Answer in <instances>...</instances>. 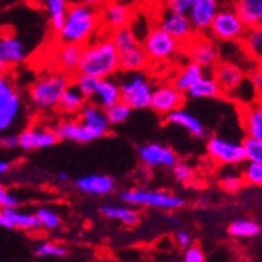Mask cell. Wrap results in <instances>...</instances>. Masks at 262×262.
I'll return each mask as SVG.
<instances>
[{"label": "cell", "instance_id": "cell-55", "mask_svg": "<svg viewBox=\"0 0 262 262\" xmlns=\"http://www.w3.org/2000/svg\"><path fill=\"white\" fill-rule=\"evenodd\" d=\"M259 69H260V73H262V64H260V68H259Z\"/></svg>", "mask_w": 262, "mask_h": 262}, {"label": "cell", "instance_id": "cell-21", "mask_svg": "<svg viewBox=\"0 0 262 262\" xmlns=\"http://www.w3.org/2000/svg\"><path fill=\"white\" fill-rule=\"evenodd\" d=\"M79 192L91 196H105L113 192L115 181L107 174H85L74 182Z\"/></svg>", "mask_w": 262, "mask_h": 262}, {"label": "cell", "instance_id": "cell-44", "mask_svg": "<svg viewBox=\"0 0 262 262\" xmlns=\"http://www.w3.org/2000/svg\"><path fill=\"white\" fill-rule=\"evenodd\" d=\"M17 206H19V200L4 184H0V209H16Z\"/></svg>", "mask_w": 262, "mask_h": 262}, {"label": "cell", "instance_id": "cell-42", "mask_svg": "<svg viewBox=\"0 0 262 262\" xmlns=\"http://www.w3.org/2000/svg\"><path fill=\"white\" fill-rule=\"evenodd\" d=\"M171 170H173V176L178 182H190L193 178V170H192V166H190L188 163L185 162H176L173 166H171Z\"/></svg>", "mask_w": 262, "mask_h": 262}, {"label": "cell", "instance_id": "cell-4", "mask_svg": "<svg viewBox=\"0 0 262 262\" xmlns=\"http://www.w3.org/2000/svg\"><path fill=\"white\" fill-rule=\"evenodd\" d=\"M120 85V96L124 104H127L132 110L149 108L152 85L143 71L135 73H124V76L118 80Z\"/></svg>", "mask_w": 262, "mask_h": 262}, {"label": "cell", "instance_id": "cell-50", "mask_svg": "<svg viewBox=\"0 0 262 262\" xmlns=\"http://www.w3.org/2000/svg\"><path fill=\"white\" fill-rule=\"evenodd\" d=\"M137 4L146 10H157L162 7V0H137Z\"/></svg>", "mask_w": 262, "mask_h": 262}, {"label": "cell", "instance_id": "cell-9", "mask_svg": "<svg viewBox=\"0 0 262 262\" xmlns=\"http://www.w3.org/2000/svg\"><path fill=\"white\" fill-rule=\"evenodd\" d=\"M245 30L247 27L244 26V22L234 10L223 8L219 10L207 32H210L212 38H215L219 41L231 42V41H241Z\"/></svg>", "mask_w": 262, "mask_h": 262}, {"label": "cell", "instance_id": "cell-7", "mask_svg": "<svg viewBox=\"0 0 262 262\" xmlns=\"http://www.w3.org/2000/svg\"><path fill=\"white\" fill-rule=\"evenodd\" d=\"M207 156L220 165L235 166L245 162V152L242 143L229 140L222 135H212L206 143Z\"/></svg>", "mask_w": 262, "mask_h": 262}, {"label": "cell", "instance_id": "cell-49", "mask_svg": "<svg viewBox=\"0 0 262 262\" xmlns=\"http://www.w3.org/2000/svg\"><path fill=\"white\" fill-rule=\"evenodd\" d=\"M250 83L254 88V91L262 93V73H260V69L253 71L251 76H250Z\"/></svg>", "mask_w": 262, "mask_h": 262}, {"label": "cell", "instance_id": "cell-26", "mask_svg": "<svg viewBox=\"0 0 262 262\" xmlns=\"http://www.w3.org/2000/svg\"><path fill=\"white\" fill-rule=\"evenodd\" d=\"M234 11L245 27L262 26V0H235Z\"/></svg>", "mask_w": 262, "mask_h": 262}, {"label": "cell", "instance_id": "cell-31", "mask_svg": "<svg viewBox=\"0 0 262 262\" xmlns=\"http://www.w3.org/2000/svg\"><path fill=\"white\" fill-rule=\"evenodd\" d=\"M242 126L247 137L262 140V105H248L244 108Z\"/></svg>", "mask_w": 262, "mask_h": 262}, {"label": "cell", "instance_id": "cell-1", "mask_svg": "<svg viewBox=\"0 0 262 262\" xmlns=\"http://www.w3.org/2000/svg\"><path fill=\"white\" fill-rule=\"evenodd\" d=\"M99 29H101L99 10L77 2V4H69L63 26L55 35L58 42L86 46L96 38Z\"/></svg>", "mask_w": 262, "mask_h": 262}, {"label": "cell", "instance_id": "cell-10", "mask_svg": "<svg viewBox=\"0 0 262 262\" xmlns=\"http://www.w3.org/2000/svg\"><path fill=\"white\" fill-rule=\"evenodd\" d=\"M157 27H160L163 32H166L181 44L188 42L195 35V30L190 26L187 14L174 13L166 8H162L157 14Z\"/></svg>", "mask_w": 262, "mask_h": 262}, {"label": "cell", "instance_id": "cell-20", "mask_svg": "<svg viewBox=\"0 0 262 262\" xmlns=\"http://www.w3.org/2000/svg\"><path fill=\"white\" fill-rule=\"evenodd\" d=\"M0 226L5 229L38 231L41 228L35 213L22 212L16 209H0Z\"/></svg>", "mask_w": 262, "mask_h": 262}, {"label": "cell", "instance_id": "cell-27", "mask_svg": "<svg viewBox=\"0 0 262 262\" xmlns=\"http://www.w3.org/2000/svg\"><path fill=\"white\" fill-rule=\"evenodd\" d=\"M120 55V71L123 73H135V71H143L148 66V57L141 47V42L135 44L134 47L123 52H118Z\"/></svg>", "mask_w": 262, "mask_h": 262}, {"label": "cell", "instance_id": "cell-19", "mask_svg": "<svg viewBox=\"0 0 262 262\" xmlns=\"http://www.w3.org/2000/svg\"><path fill=\"white\" fill-rule=\"evenodd\" d=\"M79 118L77 120L98 138H102L108 129H110V124L107 121V116H105V110L98 107L94 102L91 101H86V104L82 107V110L79 112L77 115Z\"/></svg>", "mask_w": 262, "mask_h": 262}, {"label": "cell", "instance_id": "cell-12", "mask_svg": "<svg viewBox=\"0 0 262 262\" xmlns=\"http://www.w3.org/2000/svg\"><path fill=\"white\" fill-rule=\"evenodd\" d=\"M184 93L179 91L173 83H160L152 90L149 108H152L157 115L166 116L181 108L184 105Z\"/></svg>", "mask_w": 262, "mask_h": 262}, {"label": "cell", "instance_id": "cell-16", "mask_svg": "<svg viewBox=\"0 0 262 262\" xmlns=\"http://www.w3.org/2000/svg\"><path fill=\"white\" fill-rule=\"evenodd\" d=\"M219 10V0H193L190 10L187 11L190 26L193 27L195 32H207Z\"/></svg>", "mask_w": 262, "mask_h": 262}, {"label": "cell", "instance_id": "cell-24", "mask_svg": "<svg viewBox=\"0 0 262 262\" xmlns=\"http://www.w3.org/2000/svg\"><path fill=\"white\" fill-rule=\"evenodd\" d=\"M57 138L63 141H73V143H90L96 140L94 137L79 120H69L60 123L55 129Z\"/></svg>", "mask_w": 262, "mask_h": 262}, {"label": "cell", "instance_id": "cell-35", "mask_svg": "<svg viewBox=\"0 0 262 262\" xmlns=\"http://www.w3.org/2000/svg\"><path fill=\"white\" fill-rule=\"evenodd\" d=\"M229 234L235 239H248V237H256L260 234V226L251 220H237L231 223Z\"/></svg>", "mask_w": 262, "mask_h": 262}, {"label": "cell", "instance_id": "cell-5", "mask_svg": "<svg viewBox=\"0 0 262 262\" xmlns=\"http://www.w3.org/2000/svg\"><path fill=\"white\" fill-rule=\"evenodd\" d=\"M141 47L145 51L148 60L162 63V61L173 60L179 54L182 44L156 26V27H149L148 32L143 35Z\"/></svg>", "mask_w": 262, "mask_h": 262}, {"label": "cell", "instance_id": "cell-43", "mask_svg": "<svg viewBox=\"0 0 262 262\" xmlns=\"http://www.w3.org/2000/svg\"><path fill=\"white\" fill-rule=\"evenodd\" d=\"M242 184H244V178L239 174H234V173H229V174L223 176V179H222V188L229 193H234L237 190H241Z\"/></svg>", "mask_w": 262, "mask_h": 262}, {"label": "cell", "instance_id": "cell-45", "mask_svg": "<svg viewBox=\"0 0 262 262\" xmlns=\"http://www.w3.org/2000/svg\"><path fill=\"white\" fill-rule=\"evenodd\" d=\"M192 2L193 0H162V7L170 11H174V13L187 14Z\"/></svg>", "mask_w": 262, "mask_h": 262}, {"label": "cell", "instance_id": "cell-51", "mask_svg": "<svg viewBox=\"0 0 262 262\" xmlns=\"http://www.w3.org/2000/svg\"><path fill=\"white\" fill-rule=\"evenodd\" d=\"M80 4L86 5V7H91V8H96V10H101L104 7V4L107 0H79Z\"/></svg>", "mask_w": 262, "mask_h": 262}, {"label": "cell", "instance_id": "cell-2", "mask_svg": "<svg viewBox=\"0 0 262 262\" xmlns=\"http://www.w3.org/2000/svg\"><path fill=\"white\" fill-rule=\"evenodd\" d=\"M118 71H120V55L108 33L83 46L77 73L98 79H107L115 76Z\"/></svg>", "mask_w": 262, "mask_h": 262}, {"label": "cell", "instance_id": "cell-6", "mask_svg": "<svg viewBox=\"0 0 262 262\" xmlns=\"http://www.w3.org/2000/svg\"><path fill=\"white\" fill-rule=\"evenodd\" d=\"M120 198L129 206H141L163 210H174L184 206V198L168 192H160V190L132 188L127 190V192H123Z\"/></svg>", "mask_w": 262, "mask_h": 262}, {"label": "cell", "instance_id": "cell-33", "mask_svg": "<svg viewBox=\"0 0 262 262\" xmlns=\"http://www.w3.org/2000/svg\"><path fill=\"white\" fill-rule=\"evenodd\" d=\"M185 94L192 99H213V98H219L222 91H220L217 82L213 80V77L203 76L192 88L187 90Z\"/></svg>", "mask_w": 262, "mask_h": 262}, {"label": "cell", "instance_id": "cell-47", "mask_svg": "<svg viewBox=\"0 0 262 262\" xmlns=\"http://www.w3.org/2000/svg\"><path fill=\"white\" fill-rule=\"evenodd\" d=\"M204 253L198 247L190 245L184 253V262H204Z\"/></svg>", "mask_w": 262, "mask_h": 262}, {"label": "cell", "instance_id": "cell-15", "mask_svg": "<svg viewBox=\"0 0 262 262\" xmlns=\"http://www.w3.org/2000/svg\"><path fill=\"white\" fill-rule=\"evenodd\" d=\"M58 141L55 130L46 127H27L17 134V148L22 151H36L54 146Z\"/></svg>", "mask_w": 262, "mask_h": 262}, {"label": "cell", "instance_id": "cell-17", "mask_svg": "<svg viewBox=\"0 0 262 262\" xmlns=\"http://www.w3.org/2000/svg\"><path fill=\"white\" fill-rule=\"evenodd\" d=\"M212 69H213V80L217 82L220 91L223 94H228V96H232L245 80L244 71L229 61H219Z\"/></svg>", "mask_w": 262, "mask_h": 262}, {"label": "cell", "instance_id": "cell-38", "mask_svg": "<svg viewBox=\"0 0 262 262\" xmlns=\"http://www.w3.org/2000/svg\"><path fill=\"white\" fill-rule=\"evenodd\" d=\"M35 215H36V219H38L41 228H44V229H47V231H55V229H58L60 225H61L60 215H58V213H57L55 210H52V209L41 207V209H38V210L35 212Z\"/></svg>", "mask_w": 262, "mask_h": 262}, {"label": "cell", "instance_id": "cell-41", "mask_svg": "<svg viewBox=\"0 0 262 262\" xmlns=\"http://www.w3.org/2000/svg\"><path fill=\"white\" fill-rule=\"evenodd\" d=\"M248 184L262 187V163L257 162H248L245 166V171L242 176Z\"/></svg>", "mask_w": 262, "mask_h": 262}, {"label": "cell", "instance_id": "cell-52", "mask_svg": "<svg viewBox=\"0 0 262 262\" xmlns=\"http://www.w3.org/2000/svg\"><path fill=\"white\" fill-rule=\"evenodd\" d=\"M10 166L11 163L8 160H4V159H0V176H4L10 171Z\"/></svg>", "mask_w": 262, "mask_h": 262}, {"label": "cell", "instance_id": "cell-23", "mask_svg": "<svg viewBox=\"0 0 262 262\" xmlns=\"http://www.w3.org/2000/svg\"><path fill=\"white\" fill-rule=\"evenodd\" d=\"M0 57L4 58L7 66H19L27 57L26 44L14 33L0 35Z\"/></svg>", "mask_w": 262, "mask_h": 262}, {"label": "cell", "instance_id": "cell-34", "mask_svg": "<svg viewBox=\"0 0 262 262\" xmlns=\"http://www.w3.org/2000/svg\"><path fill=\"white\" fill-rule=\"evenodd\" d=\"M244 49L256 58H262V26L247 27L242 36Z\"/></svg>", "mask_w": 262, "mask_h": 262}, {"label": "cell", "instance_id": "cell-37", "mask_svg": "<svg viewBox=\"0 0 262 262\" xmlns=\"http://www.w3.org/2000/svg\"><path fill=\"white\" fill-rule=\"evenodd\" d=\"M130 113H132V108L127 104H124L123 101H118L116 104L105 108V116H107V121H108L110 127L126 123Z\"/></svg>", "mask_w": 262, "mask_h": 262}, {"label": "cell", "instance_id": "cell-11", "mask_svg": "<svg viewBox=\"0 0 262 262\" xmlns=\"http://www.w3.org/2000/svg\"><path fill=\"white\" fill-rule=\"evenodd\" d=\"M187 55L192 63H196L203 69H212L220 61V51L217 44L209 38L196 36L184 44Z\"/></svg>", "mask_w": 262, "mask_h": 262}, {"label": "cell", "instance_id": "cell-36", "mask_svg": "<svg viewBox=\"0 0 262 262\" xmlns=\"http://www.w3.org/2000/svg\"><path fill=\"white\" fill-rule=\"evenodd\" d=\"M99 80L101 79H98V77H93V76H88V74L77 73V74H74V79L71 80V83H73L80 91V94H82V96L86 101H90L93 98L94 91H96V88H98Z\"/></svg>", "mask_w": 262, "mask_h": 262}, {"label": "cell", "instance_id": "cell-18", "mask_svg": "<svg viewBox=\"0 0 262 262\" xmlns=\"http://www.w3.org/2000/svg\"><path fill=\"white\" fill-rule=\"evenodd\" d=\"M83 54V46L71 44V42H58V47L54 52V63L57 71L74 76L79 71V64Z\"/></svg>", "mask_w": 262, "mask_h": 262}, {"label": "cell", "instance_id": "cell-32", "mask_svg": "<svg viewBox=\"0 0 262 262\" xmlns=\"http://www.w3.org/2000/svg\"><path fill=\"white\" fill-rule=\"evenodd\" d=\"M86 104V99L82 96L80 94V91L71 83L66 90H64V93L61 94V98H60V101H58V105H57V108L61 112V113H64V115H79V112L82 110V107Z\"/></svg>", "mask_w": 262, "mask_h": 262}, {"label": "cell", "instance_id": "cell-46", "mask_svg": "<svg viewBox=\"0 0 262 262\" xmlns=\"http://www.w3.org/2000/svg\"><path fill=\"white\" fill-rule=\"evenodd\" d=\"M0 148L8 151L17 148V135L11 132H2L0 134Z\"/></svg>", "mask_w": 262, "mask_h": 262}, {"label": "cell", "instance_id": "cell-54", "mask_svg": "<svg viewBox=\"0 0 262 262\" xmlns=\"http://www.w3.org/2000/svg\"><path fill=\"white\" fill-rule=\"evenodd\" d=\"M7 69H8L7 63L4 61V58H2V57H0V76L5 74V73H7Z\"/></svg>", "mask_w": 262, "mask_h": 262}, {"label": "cell", "instance_id": "cell-25", "mask_svg": "<svg viewBox=\"0 0 262 262\" xmlns=\"http://www.w3.org/2000/svg\"><path fill=\"white\" fill-rule=\"evenodd\" d=\"M91 102H94L101 108H108L110 105L116 104L118 101H121L120 96V85H118V80L107 77V79H101L98 83V88L94 91L93 98L90 99Z\"/></svg>", "mask_w": 262, "mask_h": 262}, {"label": "cell", "instance_id": "cell-53", "mask_svg": "<svg viewBox=\"0 0 262 262\" xmlns=\"http://www.w3.org/2000/svg\"><path fill=\"white\" fill-rule=\"evenodd\" d=\"M57 179H58L60 182H68V181H69V174L64 173V171H60V173L57 174Z\"/></svg>", "mask_w": 262, "mask_h": 262}, {"label": "cell", "instance_id": "cell-3", "mask_svg": "<svg viewBox=\"0 0 262 262\" xmlns=\"http://www.w3.org/2000/svg\"><path fill=\"white\" fill-rule=\"evenodd\" d=\"M71 85V76L61 71H49L39 76L29 88L30 105L38 112H51L57 108L64 90Z\"/></svg>", "mask_w": 262, "mask_h": 262}, {"label": "cell", "instance_id": "cell-14", "mask_svg": "<svg viewBox=\"0 0 262 262\" xmlns=\"http://www.w3.org/2000/svg\"><path fill=\"white\" fill-rule=\"evenodd\" d=\"M138 157L141 163L149 168H171L178 162L176 152L160 143H146L138 148Z\"/></svg>", "mask_w": 262, "mask_h": 262}, {"label": "cell", "instance_id": "cell-8", "mask_svg": "<svg viewBox=\"0 0 262 262\" xmlns=\"http://www.w3.org/2000/svg\"><path fill=\"white\" fill-rule=\"evenodd\" d=\"M22 110V98L14 90L11 80L2 74L0 76V134L8 132Z\"/></svg>", "mask_w": 262, "mask_h": 262}, {"label": "cell", "instance_id": "cell-29", "mask_svg": "<svg viewBox=\"0 0 262 262\" xmlns=\"http://www.w3.org/2000/svg\"><path fill=\"white\" fill-rule=\"evenodd\" d=\"M203 76H206V69H203L201 66H198L196 63H187L179 73L176 74V77L173 79V85L179 90V91H182L184 94L187 93V90L188 88H192Z\"/></svg>", "mask_w": 262, "mask_h": 262}, {"label": "cell", "instance_id": "cell-13", "mask_svg": "<svg viewBox=\"0 0 262 262\" xmlns=\"http://www.w3.org/2000/svg\"><path fill=\"white\" fill-rule=\"evenodd\" d=\"M99 16L101 27H104L107 33L130 26L134 19L130 7L123 2H118V0H107L104 7L99 10Z\"/></svg>", "mask_w": 262, "mask_h": 262}, {"label": "cell", "instance_id": "cell-40", "mask_svg": "<svg viewBox=\"0 0 262 262\" xmlns=\"http://www.w3.org/2000/svg\"><path fill=\"white\" fill-rule=\"evenodd\" d=\"M66 248L57 242H42L35 250V254L38 257H63L66 256Z\"/></svg>", "mask_w": 262, "mask_h": 262}, {"label": "cell", "instance_id": "cell-39", "mask_svg": "<svg viewBox=\"0 0 262 262\" xmlns=\"http://www.w3.org/2000/svg\"><path fill=\"white\" fill-rule=\"evenodd\" d=\"M242 146H244V152H245V160L262 163V140L247 137L242 141Z\"/></svg>", "mask_w": 262, "mask_h": 262}, {"label": "cell", "instance_id": "cell-48", "mask_svg": "<svg viewBox=\"0 0 262 262\" xmlns=\"http://www.w3.org/2000/svg\"><path fill=\"white\" fill-rule=\"evenodd\" d=\"M174 242L178 244L179 248L187 250L190 245H192V235H190V232L185 229H178L174 234Z\"/></svg>", "mask_w": 262, "mask_h": 262}, {"label": "cell", "instance_id": "cell-22", "mask_svg": "<svg viewBox=\"0 0 262 262\" xmlns=\"http://www.w3.org/2000/svg\"><path fill=\"white\" fill-rule=\"evenodd\" d=\"M166 121L176 127L184 129L188 135H192L195 138H204L207 134L206 126L203 124L200 118H196L192 112H188L182 107L166 115Z\"/></svg>", "mask_w": 262, "mask_h": 262}, {"label": "cell", "instance_id": "cell-30", "mask_svg": "<svg viewBox=\"0 0 262 262\" xmlns=\"http://www.w3.org/2000/svg\"><path fill=\"white\" fill-rule=\"evenodd\" d=\"M39 4L47 14L51 29L57 33L63 26L64 16L69 8V0H39Z\"/></svg>", "mask_w": 262, "mask_h": 262}, {"label": "cell", "instance_id": "cell-28", "mask_svg": "<svg viewBox=\"0 0 262 262\" xmlns=\"http://www.w3.org/2000/svg\"><path fill=\"white\" fill-rule=\"evenodd\" d=\"M99 212L108 220H116L123 223L124 226H137L140 223V213L127 206H116V204H102Z\"/></svg>", "mask_w": 262, "mask_h": 262}]
</instances>
